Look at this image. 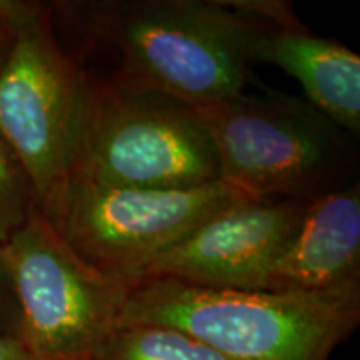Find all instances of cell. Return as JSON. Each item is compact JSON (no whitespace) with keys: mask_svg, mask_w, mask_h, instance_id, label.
Segmentation results:
<instances>
[{"mask_svg":"<svg viewBox=\"0 0 360 360\" xmlns=\"http://www.w3.org/2000/svg\"><path fill=\"white\" fill-rule=\"evenodd\" d=\"M58 42L90 80L193 109L250 84L278 0H67L49 4Z\"/></svg>","mask_w":360,"mask_h":360,"instance_id":"cell-1","label":"cell"},{"mask_svg":"<svg viewBox=\"0 0 360 360\" xmlns=\"http://www.w3.org/2000/svg\"><path fill=\"white\" fill-rule=\"evenodd\" d=\"M119 323L177 328L229 360H328L357 330L360 285L225 290L141 278L130 283Z\"/></svg>","mask_w":360,"mask_h":360,"instance_id":"cell-2","label":"cell"},{"mask_svg":"<svg viewBox=\"0 0 360 360\" xmlns=\"http://www.w3.org/2000/svg\"><path fill=\"white\" fill-rule=\"evenodd\" d=\"M197 110L220 180L252 200H314L359 182L357 139L304 97L244 90Z\"/></svg>","mask_w":360,"mask_h":360,"instance_id":"cell-3","label":"cell"},{"mask_svg":"<svg viewBox=\"0 0 360 360\" xmlns=\"http://www.w3.org/2000/svg\"><path fill=\"white\" fill-rule=\"evenodd\" d=\"M15 39L0 70V139L44 204L77 162L89 79L58 42L49 4L0 0Z\"/></svg>","mask_w":360,"mask_h":360,"instance_id":"cell-4","label":"cell"},{"mask_svg":"<svg viewBox=\"0 0 360 360\" xmlns=\"http://www.w3.org/2000/svg\"><path fill=\"white\" fill-rule=\"evenodd\" d=\"M247 199L225 182L193 188H137L70 175L39 209L85 264L103 276L132 283L157 255Z\"/></svg>","mask_w":360,"mask_h":360,"instance_id":"cell-5","label":"cell"},{"mask_svg":"<svg viewBox=\"0 0 360 360\" xmlns=\"http://www.w3.org/2000/svg\"><path fill=\"white\" fill-rule=\"evenodd\" d=\"M89 87L72 175L137 188L222 182L217 152L199 110L154 92L115 89L90 79Z\"/></svg>","mask_w":360,"mask_h":360,"instance_id":"cell-6","label":"cell"},{"mask_svg":"<svg viewBox=\"0 0 360 360\" xmlns=\"http://www.w3.org/2000/svg\"><path fill=\"white\" fill-rule=\"evenodd\" d=\"M6 249L20 310L19 340L34 360H89L119 326L130 283L70 249L39 205Z\"/></svg>","mask_w":360,"mask_h":360,"instance_id":"cell-7","label":"cell"},{"mask_svg":"<svg viewBox=\"0 0 360 360\" xmlns=\"http://www.w3.org/2000/svg\"><path fill=\"white\" fill-rule=\"evenodd\" d=\"M310 200H242L148 262L135 281H169L225 290H264ZM134 281V282H135Z\"/></svg>","mask_w":360,"mask_h":360,"instance_id":"cell-8","label":"cell"},{"mask_svg":"<svg viewBox=\"0 0 360 360\" xmlns=\"http://www.w3.org/2000/svg\"><path fill=\"white\" fill-rule=\"evenodd\" d=\"M360 285V182L310 200L264 290L322 292Z\"/></svg>","mask_w":360,"mask_h":360,"instance_id":"cell-9","label":"cell"},{"mask_svg":"<svg viewBox=\"0 0 360 360\" xmlns=\"http://www.w3.org/2000/svg\"><path fill=\"white\" fill-rule=\"evenodd\" d=\"M255 64L276 65L304 89L305 101L345 132L360 134V57L347 45L321 37L281 2L260 39Z\"/></svg>","mask_w":360,"mask_h":360,"instance_id":"cell-10","label":"cell"},{"mask_svg":"<svg viewBox=\"0 0 360 360\" xmlns=\"http://www.w3.org/2000/svg\"><path fill=\"white\" fill-rule=\"evenodd\" d=\"M89 360H229L177 328L119 323Z\"/></svg>","mask_w":360,"mask_h":360,"instance_id":"cell-11","label":"cell"},{"mask_svg":"<svg viewBox=\"0 0 360 360\" xmlns=\"http://www.w3.org/2000/svg\"><path fill=\"white\" fill-rule=\"evenodd\" d=\"M37 205L25 170L0 139V244H7Z\"/></svg>","mask_w":360,"mask_h":360,"instance_id":"cell-12","label":"cell"},{"mask_svg":"<svg viewBox=\"0 0 360 360\" xmlns=\"http://www.w3.org/2000/svg\"><path fill=\"white\" fill-rule=\"evenodd\" d=\"M20 310L13 289L11 267L4 245L0 244V335L19 339Z\"/></svg>","mask_w":360,"mask_h":360,"instance_id":"cell-13","label":"cell"},{"mask_svg":"<svg viewBox=\"0 0 360 360\" xmlns=\"http://www.w3.org/2000/svg\"><path fill=\"white\" fill-rule=\"evenodd\" d=\"M0 360H34L19 339L0 335Z\"/></svg>","mask_w":360,"mask_h":360,"instance_id":"cell-14","label":"cell"},{"mask_svg":"<svg viewBox=\"0 0 360 360\" xmlns=\"http://www.w3.org/2000/svg\"><path fill=\"white\" fill-rule=\"evenodd\" d=\"M13 39H15V32H13L12 25L4 15H0V70L6 65L8 56H11Z\"/></svg>","mask_w":360,"mask_h":360,"instance_id":"cell-15","label":"cell"}]
</instances>
